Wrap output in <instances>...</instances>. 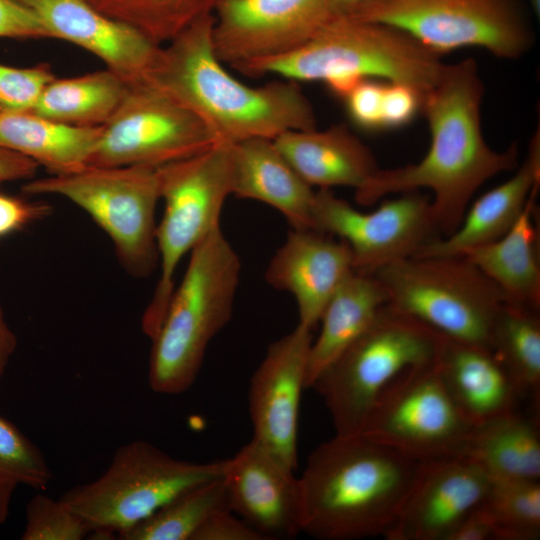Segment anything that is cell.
I'll use <instances>...</instances> for the list:
<instances>
[{"label": "cell", "instance_id": "cell-1", "mask_svg": "<svg viewBox=\"0 0 540 540\" xmlns=\"http://www.w3.org/2000/svg\"><path fill=\"white\" fill-rule=\"evenodd\" d=\"M484 85L472 58L445 64L437 83L422 98L430 146L417 163L379 171L355 192L361 205L390 194L433 192L430 208L440 237L454 232L475 192L487 180L519 165L516 142L504 151L491 148L481 124Z\"/></svg>", "mask_w": 540, "mask_h": 540}, {"label": "cell", "instance_id": "cell-2", "mask_svg": "<svg viewBox=\"0 0 540 540\" xmlns=\"http://www.w3.org/2000/svg\"><path fill=\"white\" fill-rule=\"evenodd\" d=\"M213 23V13L204 15L162 46L144 80L195 114L218 142L275 139L317 128L298 82L280 79L253 87L225 69L214 51Z\"/></svg>", "mask_w": 540, "mask_h": 540}, {"label": "cell", "instance_id": "cell-3", "mask_svg": "<svg viewBox=\"0 0 540 540\" xmlns=\"http://www.w3.org/2000/svg\"><path fill=\"white\" fill-rule=\"evenodd\" d=\"M420 463L362 433H336L311 452L299 478L302 532L321 540L385 537Z\"/></svg>", "mask_w": 540, "mask_h": 540}, {"label": "cell", "instance_id": "cell-4", "mask_svg": "<svg viewBox=\"0 0 540 540\" xmlns=\"http://www.w3.org/2000/svg\"><path fill=\"white\" fill-rule=\"evenodd\" d=\"M441 56L393 26L333 17L295 50L234 68L249 77L322 82L340 99L365 79L408 85L423 97L440 78Z\"/></svg>", "mask_w": 540, "mask_h": 540}, {"label": "cell", "instance_id": "cell-5", "mask_svg": "<svg viewBox=\"0 0 540 540\" xmlns=\"http://www.w3.org/2000/svg\"><path fill=\"white\" fill-rule=\"evenodd\" d=\"M240 275V257L221 226L191 251L151 340L148 383L154 392L176 395L193 385L210 341L231 320Z\"/></svg>", "mask_w": 540, "mask_h": 540}, {"label": "cell", "instance_id": "cell-6", "mask_svg": "<svg viewBox=\"0 0 540 540\" xmlns=\"http://www.w3.org/2000/svg\"><path fill=\"white\" fill-rule=\"evenodd\" d=\"M445 336L387 303L318 377L336 433H358L379 401L412 371L434 364Z\"/></svg>", "mask_w": 540, "mask_h": 540}, {"label": "cell", "instance_id": "cell-7", "mask_svg": "<svg viewBox=\"0 0 540 540\" xmlns=\"http://www.w3.org/2000/svg\"><path fill=\"white\" fill-rule=\"evenodd\" d=\"M26 195L64 197L83 209L109 236L121 267L146 278L158 267L155 219L160 200L158 167L86 166L30 179Z\"/></svg>", "mask_w": 540, "mask_h": 540}, {"label": "cell", "instance_id": "cell-8", "mask_svg": "<svg viewBox=\"0 0 540 540\" xmlns=\"http://www.w3.org/2000/svg\"><path fill=\"white\" fill-rule=\"evenodd\" d=\"M387 304L441 335L490 349L505 298L466 256H410L374 271Z\"/></svg>", "mask_w": 540, "mask_h": 540}, {"label": "cell", "instance_id": "cell-9", "mask_svg": "<svg viewBox=\"0 0 540 540\" xmlns=\"http://www.w3.org/2000/svg\"><path fill=\"white\" fill-rule=\"evenodd\" d=\"M164 212L157 224L160 270L141 327L151 340L158 333L175 289L182 258L214 229L232 195L230 144L218 142L193 156L158 167Z\"/></svg>", "mask_w": 540, "mask_h": 540}, {"label": "cell", "instance_id": "cell-10", "mask_svg": "<svg viewBox=\"0 0 540 540\" xmlns=\"http://www.w3.org/2000/svg\"><path fill=\"white\" fill-rule=\"evenodd\" d=\"M225 459L196 463L172 457L152 443L120 446L97 479L66 490L59 499L91 530L118 535L180 493L223 477Z\"/></svg>", "mask_w": 540, "mask_h": 540}, {"label": "cell", "instance_id": "cell-11", "mask_svg": "<svg viewBox=\"0 0 540 540\" xmlns=\"http://www.w3.org/2000/svg\"><path fill=\"white\" fill-rule=\"evenodd\" d=\"M349 17L393 26L439 55L478 47L514 60L535 42L523 0H368Z\"/></svg>", "mask_w": 540, "mask_h": 540}, {"label": "cell", "instance_id": "cell-12", "mask_svg": "<svg viewBox=\"0 0 540 540\" xmlns=\"http://www.w3.org/2000/svg\"><path fill=\"white\" fill-rule=\"evenodd\" d=\"M218 143L190 110L146 80L129 82L109 121L102 126L87 166L160 167Z\"/></svg>", "mask_w": 540, "mask_h": 540}, {"label": "cell", "instance_id": "cell-13", "mask_svg": "<svg viewBox=\"0 0 540 540\" xmlns=\"http://www.w3.org/2000/svg\"><path fill=\"white\" fill-rule=\"evenodd\" d=\"M473 426L449 395L435 362L389 390L359 433L426 461L460 456Z\"/></svg>", "mask_w": 540, "mask_h": 540}, {"label": "cell", "instance_id": "cell-14", "mask_svg": "<svg viewBox=\"0 0 540 540\" xmlns=\"http://www.w3.org/2000/svg\"><path fill=\"white\" fill-rule=\"evenodd\" d=\"M314 230L336 236L350 248L355 271L373 273L415 255L439 238L430 199L416 191L401 193L368 213L354 208L330 189L316 191Z\"/></svg>", "mask_w": 540, "mask_h": 540}, {"label": "cell", "instance_id": "cell-15", "mask_svg": "<svg viewBox=\"0 0 540 540\" xmlns=\"http://www.w3.org/2000/svg\"><path fill=\"white\" fill-rule=\"evenodd\" d=\"M213 16L214 51L232 68L295 50L333 18L330 0H217Z\"/></svg>", "mask_w": 540, "mask_h": 540}, {"label": "cell", "instance_id": "cell-16", "mask_svg": "<svg viewBox=\"0 0 540 540\" xmlns=\"http://www.w3.org/2000/svg\"><path fill=\"white\" fill-rule=\"evenodd\" d=\"M311 329L298 324L273 342L254 372L249 388L253 437L285 468H297L298 414Z\"/></svg>", "mask_w": 540, "mask_h": 540}, {"label": "cell", "instance_id": "cell-17", "mask_svg": "<svg viewBox=\"0 0 540 540\" xmlns=\"http://www.w3.org/2000/svg\"><path fill=\"white\" fill-rule=\"evenodd\" d=\"M491 477L465 456L421 461L387 540H446L484 501Z\"/></svg>", "mask_w": 540, "mask_h": 540}, {"label": "cell", "instance_id": "cell-18", "mask_svg": "<svg viewBox=\"0 0 540 540\" xmlns=\"http://www.w3.org/2000/svg\"><path fill=\"white\" fill-rule=\"evenodd\" d=\"M222 479L228 508L265 540L302 532L299 478L254 439L225 459Z\"/></svg>", "mask_w": 540, "mask_h": 540}, {"label": "cell", "instance_id": "cell-19", "mask_svg": "<svg viewBox=\"0 0 540 540\" xmlns=\"http://www.w3.org/2000/svg\"><path fill=\"white\" fill-rule=\"evenodd\" d=\"M31 9L51 38L71 42L94 54L127 82L144 80L162 46L85 0H17Z\"/></svg>", "mask_w": 540, "mask_h": 540}, {"label": "cell", "instance_id": "cell-20", "mask_svg": "<svg viewBox=\"0 0 540 540\" xmlns=\"http://www.w3.org/2000/svg\"><path fill=\"white\" fill-rule=\"evenodd\" d=\"M355 271L352 253L342 240L312 229H292L266 269L274 288L296 300L298 324L311 330L342 282Z\"/></svg>", "mask_w": 540, "mask_h": 540}, {"label": "cell", "instance_id": "cell-21", "mask_svg": "<svg viewBox=\"0 0 540 540\" xmlns=\"http://www.w3.org/2000/svg\"><path fill=\"white\" fill-rule=\"evenodd\" d=\"M232 195L263 202L279 211L293 229H312L316 191L293 168L273 139L230 144Z\"/></svg>", "mask_w": 540, "mask_h": 540}, {"label": "cell", "instance_id": "cell-22", "mask_svg": "<svg viewBox=\"0 0 540 540\" xmlns=\"http://www.w3.org/2000/svg\"><path fill=\"white\" fill-rule=\"evenodd\" d=\"M540 184V133L531 138L528 153L504 183L484 193L468 206L457 229L436 238L413 256L464 255L501 238L514 225Z\"/></svg>", "mask_w": 540, "mask_h": 540}, {"label": "cell", "instance_id": "cell-23", "mask_svg": "<svg viewBox=\"0 0 540 540\" xmlns=\"http://www.w3.org/2000/svg\"><path fill=\"white\" fill-rule=\"evenodd\" d=\"M274 143L312 187H351L355 192L379 171L370 148L344 123L327 129L293 130Z\"/></svg>", "mask_w": 540, "mask_h": 540}, {"label": "cell", "instance_id": "cell-24", "mask_svg": "<svg viewBox=\"0 0 540 540\" xmlns=\"http://www.w3.org/2000/svg\"><path fill=\"white\" fill-rule=\"evenodd\" d=\"M436 366L452 400L473 425L515 410L520 396L491 349L445 337Z\"/></svg>", "mask_w": 540, "mask_h": 540}, {"label": "cell", "instance_id": "cell-25", "mask_svg": "<svg viewBox=\"0 0 540 540\" xmlns=\"http://www.w3.org/2000/svg\"><path fill=\"white\" fill-rule=\"evenodd\" d=\"M387 299L381 282L372 273L353 271L342 282L320 318L321 330L309 351L305 388H311L369 327Z\"/></svg>", "mask_w": 540, "mask_h": 540}, {"label": "cell", "instance_id": "cell-26", "mask_svg": "<svg viewBox=\"0 0 540 540\" xmlns=\"http://www.w3.org/2000/svg\"><path fill=\"white\" fill-rule=\"evenodd\" d=\"M534 195L501 238L467 251L466 256L501 291L505 302L539 310V234Z\"/></svg>", "mask_w": 540, "mask_h": 540}, {"label": "cell", "instance_id": "cell-27", "mask_svg": "<svg viewBox=\"0 0 540 540\" xmlns=\"http://www.w3.org/2000/svg\"><path fill=\"white\" fill-rule=\"evenodd\" d=\"M101 131L102 126L68 125L32 111L0 114V148L32 159L50 174L86 167Z\"/></svg>", "mask_w": 540, "mask_h": 540}, {"label": "cell", "instance_id": "cell-28", "mask_svg": "<svg viewBox=\"0 0 540 540\" xmlns=\"http://www.w3.org/2000/svg\"><path fill=\"white\" fill-rule=\"evenodd\" d=\"M461 455L491 478L540 480L537 424L515 410L474 425Z\"/></svg>", "mask_w": 540, "mask_h": 540}, {"label": "cell", "instance_id": "cell-29", "mask_svg": "<svg viewBox=\"0 0 540 540\" xmlns=\"http://www.w3.org/2000/svg\"><path fill=\"white\" fill-rule=\"evenodd\" d=\"M128 83L107 68L76 77H55L30 111L68 125L103 126L120 105Z\"/></svg>", "mask_w": 540, "mask_h": 540}, {"label": "cell", "instance_id": "cell-30", "mask_svg": "<svg viewBox=\"0 0 540 540\" xmlns=\"http://www.w3.org/2000/svg\"><path fill=\"white\" fill-rule=\"evenodd\" d=\"M539 310L504 302L495 316L490 349L512 379L520 398L538 402L540 392Z\"/></svg>", "mask_w": 540, "mask_h": 540}, {"label": "cell", "instance_id": "cell-31", "mask_svg": "<svg viewBox=\"0 0 540 540\" xmlns=\"http://www.w3.org/2000/svg\"><path fill=\"white\" fill-rule=\"evenodd\" d=\"M228 507L222 478L172 498L149 517L120 532L121 540H191L215 511Z\"/></svg>", "mask_w": 540, "mask_h": 540}, {"label": "cell", "instance_id": "cell-32", "mask_svg": "<svg viewBox=\"0 0 540 540\" xmlns=\"http://www.w3.org/2000/svg\"><path fill=\"white\" fill-rule=\"evenodd\" d=\"M101 13L125 23L152 42L167 44L200 17L212 14L217 0H85Z\"/></svg>", "mask_w": 540, "mask_h": 540}, {"label": "cell", "instance_id": "cell-33", "mask_svg": "<svg viewBox=\"0 0 540 540\" xmlns=\"http://www.w3.org/2000/svg\"><path fill=\"white\" fill-rule=\"evenodd\" d=\"M481 506L492 519L498 540L539 539V480L491 478Z\"/></svg>", "mask_w": 540, "mask_h": 540}, {"label": "cell", "instance_id": "cell-34", "mask_svg": "<svg viewBox=\"0 0 540 540\" xmlns=\"http://www.w3.org/2000/svg\"><path fill=\"white\" fill-rule=\"evenodd\" d=\"M0 474L36 490H45L53 477L41 450L13 423L0 416Z\"/></svg>", "mask_w": 540, "mask_h": 540}, {"label": "cell", "instance_id": "cell-35", "mask_svg": "<svg viewBox=\"0 0 540 540\" xmlns=\"http://www.w3.org/2000/svg\"><path fill=\"white\" fill-rule=\"evenodd\" d=\"M91 529L88 524L59 498L35 494L26 506V523L22 540H81Z\"/></svg>", "mask_w": 540, "mask_h": 540}, {"label": "cell", "instance_id": "cell-36", "mask_svg": "<svg viewBox=\"0 0 540 540\" xmlns=\"http://www.w3.org/2000/svg\"><path fill=\"white\" fill-rule=\"evenodd\" d=\"M54 78L45 64L29 68L0 64V114L30 111Z\"/></svg>", "mask_w": 540, "mask_h": 540}, {"label": "cell", "instance_id": "cell-37", "mask_svg": "<svg viewBox=\"0 0 540 540\" xmlns=\"http://www.w3.org/2000/svg\"><path fill=\"white\" fill-rule=\"evenodd\" d=\"M386 81L365 79L356 84L343 98L350 120L366 131H382V96Z\"/></svg>", "mask_w": 540, "mask_h": 540}, {"label": "cell", "instance_id": "cell-38", "mask_svg": "<svg viewBox=\"0 0 540 540\" xmlns=\"http://www.w3.org/2000/svg\"><path fill=\"white\" fill-rule=\"evenodd\" d=\"M422 98L408 85L386 81L382 96V130L397 129L410 123L421 111Z\"/></svg>", "mask_w": 540, "mask_h": 540}, {"label": "cell", "instance_id": "cell-39", "mask_svg": "<svg viewBox=\"0 0 540 540\" xmlns=\"http://www.w3.org/2000/svg\"><path fill=\"white\" fill-rule=\"evenodd\" d=\"M52 213L49 204L0 193V238L21 231Z\"/></svg>", "mask_w": 540, "mask_h": 540}, {"label": "cell", "instance_id": "cell-40", "mask_svg": "<svg viewBox=\"0 0 540 540\" xmlns=\"http://www.w3.org/2000/svg\"><path fill=\"white\" fill-rule=\"evenodd\" d=\"M0 37L51 38V35L31 9L17 0H0Z\"/></svg>", "mask_w": 540, "mask_h": 540}, {"label": "cell", "instance_id": "cell-41", "mask_svg": "<svg viewBox=\"0 0 540 540\" xmlns=\"http://www.w3.org/2000/svg\"><path fill=\"white\" fill-rule=\"evenodd\" d=\"M191 540H265V538L225 507L210 515Z\"/></svg>", "mask_w": 540, "mask_h": 540}, {"label": "cell", "instance_id": "cell-42", "mask_svg": "<svg viewBox=\"0 0 540 540\" xmlns=\"http://www.w3.org/2000/svg\"><path fill=\"white\" fill-rule=\"evenodd\" d=\"M498 540L496 527L480 505L469 513L449 534L446 540Z\"/></svg>", "mask_w": 540, "mask_h": 540}, {"label": "cell", "instance_id": "cell-43", "mask_svg": "<svg viewBox=\"0 0 540 540\" xmlns=\"http://www.w3.org/2000/svg\"><path fill=\"white\" fill-rule=\"evenodd\" d=\"M38 164L19 153L0 148V184L34 178Z\"/></svg>", "mask_w": 540, "mask_h": 540}, {"label": "cell", "instance_id": "cell-44", "mask_svg": "<svg viewBox=\"0 0 540 540\" xmlns=\"http://www.w3.org/2000/svg\"><path fill=\"white\" fill-rule=\"evenodd\" d=\"M17 347V338L8 325L0 305V380L5 374L8 363Z\"/></svg>", "mask_w": 540, "mask_h": 540}, {"label": "cell", "instance_id": "cell-45", "mask_svg": "<svg viewBox=\"0 0 540 540\" xmlns=\"http://www.w3.org/2000/svg\"><path fill=\"white\" fill-rule=\"evenodd\" d=\"M17 483L0 474V528L5 523Z\"/></svg>", "mask_w": 540, "mask_h": 540}, {"label": "cell", "instance_id": "cell-46", "mask_svg": "<svg viewBox=\"0 0 540 540\" xmlns=\"http://www.w3.org/2000/svg\"><path fill=\"white\" fill-rule=\"evenodd\" d=\"M368 0H330L332 17H349Z\"/></svg>", "mask_w": 540, "mask_h": 540}, {"label": "cell", "instance_id": "cell-47", "mask_svg": "<svg viewBox=\"0 0 540 540\" xmlns=\"http://www.w3.org/2000/svg\"><path fill=\"white\" fill-rule=\"evenodd\" d=\"M528 4L533 13L537 16L539 15L540 10V0H528Z\"/></svg>", "mask_w": 540, "mask_h": 540}]
</instances>
